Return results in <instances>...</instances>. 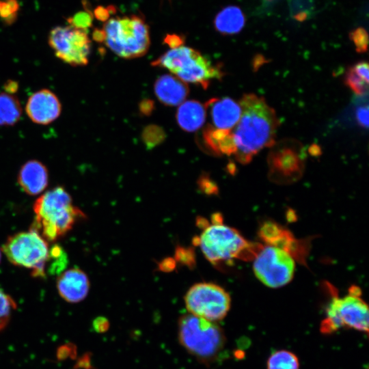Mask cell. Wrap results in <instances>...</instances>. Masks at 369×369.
Listing matches in <instances>:
<instances>
[{
  "label": "cell",
  "mask_w": 369,
  "mask_h": 369,
  "mask_svg": "<svg viewBox=\"0 0 369 369\" xmlns=\"http://www.w3.org/2000/svg\"><path fill=\"white\" fill-rule=\"evenodd\" d=\"M68 21L72 26L83 29H87L91 25L92 19L89 14L80 12L68 19Z\"/></svg>",
  "instance_id": "cell-29"
},
{
  "label": "cell",
  "mask_w": 369,
  "mask_h": 369,
  "mask_svg": "<svg viewBox=\"0 0 369 369\" xmlns=\"http://www.w3.org/2000/svg\"><path fill=\"white\" fill-rule=\"evenodd\" d=\"M19 5L16 0H0V17L7 24H12L16 18Z\"/></svg>",
  "instance_id": "cell-26"
},
{
  "label": "cell",
  "mask_w": 369,
  "mask_h": 369,
  "mask_svg": "<svg viewBox=\"0 0 369 369\" xmlns=\"http://www.w3.org/2000/svg\"><path fill=\"white\" fill-rule=\"evenodd\" d=\"M178 340L189 353L207 361L216 358L226 344L223 331L215 322L189 313L179 319Z\"/></svg>",
  "instance_id": "cell-6"
},
{
  "label": "cell",
  "mask_w": 369,
  "mask_h": 369,
  "mask_svg": "<svg viewBox=\"0 0 369 369\" xmlns=\"http://www.w3.org/2000/svg\"><path fill=\"white\" fill-rule=\"evenodd\" d=\"M355 118L357 122L363 128L368 127V105H361L355 109Z\"/></svg>",
  "instance_id": "cell-30"
},
{
  "label": "cell",
  "mask_w": 369,
  "mask_h": 369,
  "mask_svg": "<svg viewBox=\"0 0 369 369\" xmlns=\"http://www.w3.org/2000/svg\"><path fill=\"white\" fill-rule=\"evenodd\" d=\"M326 314L320 326L324 333H331L340 328L368 331V308L357 286H352L346 296H334L327 308Z\"/></svg>",
  "instance_id": "cell-8"
},
{
  "label": "cell",
  "mask_w": 369,
  "mask_h": 369,
  "mask_svg": "<svg viewBox=\"0 0 369 369\" xmlns=\"http://www.w3.org/2000/svg\"><path fill=\"white\" fill-rule=\"evenodd\" d=\"M157 98L167 106L180 105L189 94L186 83L171 74H164L159 77L154 85Z\"/></svg>",
  "instance_id": "cell-18"
},
{
  "label": "cell",
  "mask_w": 369,
  "mask_h": 369,
  "mask_svg": "<svg viewBox=\"0 0 369 369\" xmlns=\"http://www.w3.org/2000/svg\"><path fill=\"white\" fill-rule=\"evenodd\" d=\"M166 42L171 46V48H174L182 44V40L179 38V37H177L176 36H168L166 38Z\"/></svg>",
  "instance_id": "cell-34"
},
{
  "label": "cell",
  "mask_w": 369,
  "mask_h": 369,
  "mask_svg": "<svg viewBox=\"0 0 369 369\" xmlns=\"http://www.w3.org/2000/svg\"><path fill=\"white\" fill-rule=\"evenodd\" d=\"M141 137L147 148L151 149L165 139V133L160 126L149 125L144 129Z\"/></svg>",
  "instance_id": "cell-24"
},
{
  "label": "cell",
  "mask_w": 369,
  "mask_h": 369,
  "mask_svg": "<svg viewBox=\"0 0 369 369\" xmlns=\"http://www.w3.org/2000/svg\"><path fill=\"white\" fill-rule=\"evenodd\" d=\"M206 108L197 100H187L180 105L176 120L180 127L187 132H193L204 124Z\"/></svg>",
  "instance_id": "cell-19"
},
{
  "label": "cell",
  "mask_w": 369,
  "mask_h": 369,
  "mask_svg": "<svg viewBox=\"0 0 369 369\" xmlns=\"http://www.w3.org/2000/svg\"><path fill=\"white\" fill-rule=\"evenodd\" d=\"M18 99L12 94L0 93V126H9L16 124L22 115Z\"/></svg>",
  "instance_id": "cell-22"
},
{
  "label": "cell",
  "mask_w": 369,
  "mask_h": 369,
  "mask_svg": "<svg viewBox=\"0 0 369 369\" xmlns=\"http://www.w3.org/2000/svg\"><path fill=\"white\" fill-rule=\"evenodd\" d=\"M267 369H299V359L295 354L287 350L273 352L266 362Z\"/></svg>",
  "instance_id": "cell-23"
},
{
  "label": "cell",
  "mask_w": 369,
  "mask_h": 369,
  "mask_svg": "<svg viewBox=\"0 0 369 369\" xmlns=\"http://www.w3.org/2000/svg\"><path fill=\"white\" fill-rule=\"evenodd\" d=\"M152 65L167 69L184 83H193L206 89L213 79H221L224 74L221 68L214 66L199 51L182 44L171 48Z\"/></svg>",
  "instance_id": "cell-5"
},
{
  "label": "cell",
  "mask_w": 369,
  "mask_h": 369,
  "mask_svg": "<svg viewBox=\"0 0 369 369\" xmlns=\"http://www.w3.org/2000/svg\"><path fill=\"white\" fill-rule=\"evenodd\" d=\"M3 251L14 265L31 270L35 277H44L50 249L47 241L36 230L14 234L3 245Z\"/></svg>",
  "instance_id": "cell-7"
},
{
  "label": "cell",
  "mask_w": 369,
  "mask_h": 369,
  "mask_svg": "<svg viewBox=\"0 0 369 369\" xmlns=\"http://www.w3.org/2000/svg\"><path fill=\"white\" fill-rule=\"evenodd\" d=\"M204 105L209 109L213 127L216 128L232 131L240 120L241 107L229 97L211 98Z\"/></svg>",
  "instance_id": "cell-15"
},
{
  "label": "cell",
  "mask_w": 369,
  "mask_h": 369,
  "mask_svg": "<svg viewBox=\"0 0 369 369\" xmlns=\"http://www.w3.org/2000/svg\"><path fill=\"white\" fill-rule=\"evenodd\" d=\"M349 37L358 53H365L368 50V35L363 27H357L349 33Z\"/></svg>",
  "instance_id": "cell-27"
},
{
  "label": "cell",
  "mask_w": 369,
  "mask_h": 369,
  "mask_svg": "<svg viewBox=\"0 0 369 369\" xmlns=\"http://www.w3.org/2000/svg\"><path fill=\"white\" fill-rule=\"evenodd\" d=\"M33 227L46 241H54L67 233L85 215L72 204L68 193L61 187L45 192L34 202Z\"/></svg>",
  "instance_id": "cell-3"
},
{
  "label": "cell",
  "mask_w": 369,
  "mask_h": 369,
  "mask_svg": "<svg viewBox=\"0 0 369 369\" xmlns=\"http://www.w3.org/2000/svg\"><path fill=\"white\" fill-rule=\"evenodd\" d=\"M351 68L357 75L368 83V64L366 62H359L353 65Z\"/></svg>",
  "instance_id": "cell-31"
},
{
  "label": "cell",
  "mask_w": 369,
  "mask_h": 369,
  "mask_svg": "<svg viewBox=\"0 0 369 369\" xmlns=\"http://www.w3.org/2000/svg\"><path fill=\"white\" fill-rule=\"evenodd\" d=\"M5 92L14 94L18 89V84L14 81H8L4 85Z\"/></svg>",
  "instance_id": "cell-33"
},
{
  "label": "cell",
  "mask_w": 369,
  "mask_h": 369,
  "mask_svg": "<svg viewBox=\"0 0 369 369\" xmlns=\"http://www.w3.org/2000/svg\"><path fill=\"white\" fill-rule=\"evenodd\" d=\"M259 235L265 245H272L288 252L294 259L303 262L308 247L303 241L295 239L292 234L273 221H266L260 228Z\"/></svg>",
  "instance_id": "cell-14"
},
{
  "label": "cell",
  "mask_w": 369,
  "mask_h": 369,
  "mask_svg": "<svg viewBox=\"0 0 369 369\" xmlns=\"http://www.w3.org/2000/svg\"><path fill=\"white\" fill-rule=\"evenodd\" d=\"M25 111L35 124L48 125L55 121L62 113V104L57 95L49 89L33 93L27 99Z\"/></svg>",
  "instance_id": "cell-13"
},
{
  "label": "cell",
  "mask_w": 369,
  "mask_h": 369,
  "mask_svg": "<svg viewBox=\"0 0 369 369\" xmlns=\"http://www.w3.org/2000/svg\"><path fill=\"white\" fill-rule=\"evenodd\" d=\"M184 299L189 314L215 323L226 317L231 305L227 291L210 282L193 284Z\"/></svg>",
  "instance_id": "cell-9"
},
{
  "label": "cell",
  "mask_w": 369,
  "mask_h": 369,
  "mask_svg": "<svg viewBox=\"0 0 369 369\" xmlns=\"http://www.w3.org/2000/svg\"><path fill=\"white\" fill-rule=\"evenodd\" d=\"M240 120L232 132L236 160L246 164L264 148L275 144L279 120L275 110L254 94L243 95L239 101Z\"/></svg>",
  "instance_id": "cell-1"
},
{
  "label": "cell",
  "mask_w": 369,
  "mask_h": 369,
  "mask_svg": "<svg viewBox=\"0 0 369 369\" xmlns=\"http://www.w3.org/2000/svg\"><path fill=\"white\" fill-rule=\"evenodd\" d=\"M295 140H284L272 146L268 164L270 178L278 183L292 182L302 176L305 153Z\"/></svg>",
  "instance_id": "cell-12"
},
{
  "label": "cell",
  "mask_w": 369,
  "mask_h": 369,
  "mask_svg": "<svg viewBox=\"0 0 369 369\" xmlns=\"http://www.w3.org/2000/svg\"><path fill=\"white\" fill-rule=\"evenodd\" d=\"M1 250H0V261H1Z\"/></svg>",
  "instance_id": "cell-35"
},
{
  "label": "cell",
  "mask_w": 369,
  "mask_h": 369,
  "mask_svg": "<svg viewBox=\"0 0 369 369\" xmlns=\"http://www.w3.org/2000/svg\"><path fill=\"white\" fill-rule=\"evenodd\" d=\"M154 109V103L152 100L146 99L139 104L140 112L144 115H150Z\"/></svg>",
  "instance_id": "cell-32"
},
{
  "label": "cell",
  "mask_w": 369,
  "mask_h": 369,
  "mask_svg": "<svg viewBox=\"0 0 369 369\" xmlns=\"http://www.w3.org/2000/svg\"><path fill=\"white\" fill-rule=\"evenodd\" d=\"M18 182L26 193L31 195L40 194L48 185L47 168L40 161L36 159L27 161L19 169Z\"/></svg>",
  "instance_id": "cell-17"
},
{
  "label": "cell",
  "mask_w": 369,
  "mask_h": 369,
  "mask_svg": "<svg viewBox=\"0 0 369 369\" xmlns=\"http://www.w3.org/2000/svg\"><path fill=\"white\" fill-rule=\"evenodd\" d=\"M14 307V300L0 288V325L8 320Z\"/></svg>",
  "instance_id": "cell-28"
},
{
  "label": "cell",
  "mask_w": 369,
  "mask_h": 369,
  "mask_svg": "<svg viewBox=\"0 0 369 369\" xmlns=\"http://www.w3.org/2000/svg\"><path fill=\"white\" fill-rule=\"evenodd\" d=\"M203 139L208 149L217 155L230 156L236 152L232 131L208 125L203 132Z\"/></svg>",
  "instance_id": "cell-20"
},
{
  "label": "cell",
  "mask_w": 369,
  "mask_h": 369,
  "mask_svg": "<svg viewBox=\"0 0 369 369\" xmlns=\"http://www.w3.org/2000/svg\"><path fill=\"white\" fill-rule=\"evenodd\" d=\"M90 286L87 275L78 268L65 271L57 280L59 295L69 303H78L84 299L88 294Z\"/></svg>",
  "instance_id": "cell-16"
},
{
  "label": "cell",
  "mask_w": 369,
  "mask_h": 369,
  "mask_svg": "<svg viewBox=\"0 0 369 369\" xmlns=\"http://www.w3.org/2000/svg\"><path fill=\"white\" fill-rule=\"evenodd\" d=\"M93 38L103 42L118 56L132 59L143 56L150 46L147 25L137 16L109 19L101 29H96Z\"/></svg>",
  "instance_id": "cell-4"
},
{
  "label": "cell",
  "mask_w": 369,
  "mask_h": 369,
  "mask_svg": "<svg viewBox=\"0 0 369 369\" xmlns=\"http://www.w3.org/2000/svg\"><path fill=\"white\" fill-rule=\"evenodd\" d=\"M48 42L55 56L72 66L87 64L91 42L87 29L72 25L58 26L49 33Z\"/></svg>",
  "instance_id": "cell-10"
},
{
  "label": "cell",
  "mask_w": 369,
  "mask_h": 369,
  "mask_svg": "<svg viewBox=\"0 0 369 369\" xmlns=\"http://www.w3.org/2000/svg\"><path fill=\"white\" fill-rule=\"evenodd\" d=\"M200 234L194 238L204 257L215 266L232 264L234 260H254L262 245L247 241L234 228L223 223L221 216L212 217L210 223L200 219Z\"/></svg>",
  "instance_id": "cell-2"
},
{
  "label": "cell",
  "mask_w": 369,
  "mask_h": 369,
  "mask_svg": "<svg viewBox=\"0 0 369 369\" xmlns=\"http://www.w3.org/2000/svg\"><path fill=\"white\" fill-rule=\"evenodd\" d=\"M254 260L256 276L268 287L283 286L293 277L295 259L282 249L269 245H262Z\"/></svg>",
  "instance_id": "cell-11"
},
{
  "label": "cell",
  "mask_w": 369,
  "mask_h": 369,
  "mask_svg": "<svg viewBox=\"0 0 369 369\" xmlns=\"http://www.w3.org/2000/svg\"><path fill=\"white\" fill-rule=\"evenodd\" d=\"M345 83L358 96H367L368 83L357 75L351 67L347 70Z\"/></svg>",
  "instance_id": "cell-25"
},
{
  "label": "cell",
  "mask_w": 369,
  "mask_h": 369,
  "mask_svg": "<svg viewBox=\"0 0 369 369\" xmlns=\"http://www.w3.org/2000/svg\"><path fill=\"white\" fill-rule=\"evenodd\" d=\"M214 24L216 29L221 33L233 35L243 29L245 24V17L241 8L230 5L217 14Z\"/></svg>",
  "instance_id": "cell-21"
}]
</instances>
